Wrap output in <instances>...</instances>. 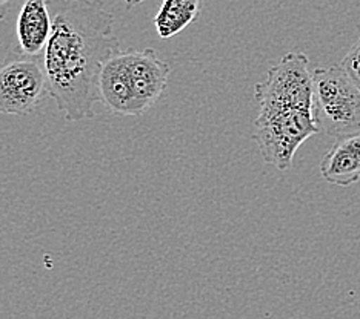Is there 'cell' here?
Returning a JSON list of instances; mask_svg holds the SVG:
<instances>
[{
    "label": "cell",
    "instance_id": "obj_3",
    "mask_svg": "<svg viewBox=\"0 0 360 319\" xmlns=\"http://www.w3.org/2000/svg\"><path fill=\"white\" fill-rule=\"evenodd\" d=\"M314 80V118L321 133L347 137L360 133V88L339 67L317 68Z\"/></svg>",
    "mask_w": 360,
    "mask_h": 319
},
{
    "label": "cell",
    "instance_id": "obj_5",
    "mask_svg": "<svg viewBox=\"0 0 360 319\" xmlns=\"http://www.w3.org/2000/svg\"><path fill=\"white\" fill-rule=\"evenodd\" d=\"M125 53L131 79H133L137 114L142 116L167 89L171 69L169 65L159 59L151 48H127Z\"/></svg>",
    "mask_w": 360,
    "mask_h": 319
},
{
    "label": "cell",
    "instance_id": "obj_10",
    "mask_svg": "<svg viewBox=\"0 0 360 319\" xmlns=\"http://www.w3.org/2000/svg\"><path fill=\"white\" fill-rule=\"evenodd\" d=\"M342 68L348 72V76L356 81L360 88V39L351 46L348 54L343 57Z\"/></svg>",
    "mask_w": 360,
    "mask_h": 319
},
{
    "label": "cell",
    "instance_id": "obj_9",
    "mask_svg": "<svg viewBox=\"0 0 360 319\" xmlns=\"http://www.w3.org/2000/svg\"><path fill=\"white\" fill-rule=\"evenodd\" d=\"M205 0H163L154 18L158 36L163 40L182 32L200 18Z\"/></svg>",
    "mask_w": 360,
    "mask_h": 319
},
{
    "label": "cell",
    "instance_id": "obj_11",
    "mask_svg": "<svg viewBox=\"0 0 360 319\" xmlns=\"http://www.w3.org/2000/svg\"><path fill=\"white\" fill-rule=\"evenodd\" d=\"M14 2V0H0V22H2L6 14H8V10H10L11 4Z\"/></svg>",
    "mask_w": 360,
    "mask_h": 319
},
{
    "label": "cell",
    "instance_id": "obj_7",
    "mask_svg": "<svg viewBox=\"0 0 360 319\" xmlns=\"http://www.w3.org/2000/svg\"><path fill=\"white\" fill-rule=\"evenodd\" d=\"M53 0H22L15 23L18 48L28 55H44L51 34Z\"/></svg>",
    "mask_w": 360,
    "mask_h": 319
},
{
    "label": "cell",
    "instance_id": "obj_12",
    "mask_svg": "<svg viewBox=\"0 0 360 319\" xmlns=\"http://www.w3.org/2000/svg\"><path fill=\"white\" fill-rule=\"evenodd\" d=\"M124 2L127 4V8H128V10H129V8H133V6L139 5V4L145 2V0H124Z\"/></svg>",
    "mask_w": 360,
    "mask_h": 319
},
{
    "label": "cell",
    "instance_id": "obj_8",
    "mask_svg": "<svg viewBox=\"0 0 360 319\" xmlns=\"http://www.w3.org/2000/svg\"><path fill=\"white\" fill-rule=\"evenodd\" d=\"M326 182L348 187L360 179V133L340 137L326 152L321 165Z\"/></svg>",
    "mask_w": 360,
    "mask_h": 319
},
{
    "label": "cell",
    "instance_id": "obj_1",
    "mask_svg": "<svg viewBox=\"0 0 360 319\" xmlns=\"http://www.w3.org/2000/svg\"><path fill=\"white\" fill-rule=\"evenodd\" d=\"M51 15L44 53L50 97L67 121L93 118L101 71L120 49L114 15L97 0H53Z\"/></svg>",
    "mask_w": 360,
    "mask_h": 319
},
{
    "label": "cell",
    "instance_id": "obj_2",
    "mask_svg": "<svg viewBox=\"0 0 360 319\" xmlns=\"http://www.w3.org/2000/svg\"><path fill=\"white\" fill-rule=\"evenodd\" d=\"M255 97L259 116L252 138L262 158L276 169L288 170L299 147L321 133L314 118V80L307 54H285L255 86Z\"/></svg>",
    "mask_w": 360,
    "mask_h": 319
},
{
    "label": "cell",
    "instance_id": "obj_4",
    "mask_svg": "<svg viewBox=\"0 0 360 319\" xmlns=\"http://www.w3.org/2000/svg\"><path fill=\"white\" fill-rule=\"evenodd\" d=\"M48 95L44 55H28L14 48L0 59V114L30 116Z\"/></svg>",
    "mask_w": 360,
    "mask_h": 319
},
{
    "label": "cell",
    "instance_id": "obj_6",
    "mask_svg": "<svg viewBox=\"0 0 360 319\" xmlns=\"http://www.w3.org/2000/svg\"><path fill=\"white\" fill-rule=\"evenodd\" d=\"M99 102L117 116H139L125 49H119L103 65L99 77Z\"/></svg>",
    "mask_w": 360,
    "mask_h": 319
}]
</instances>
